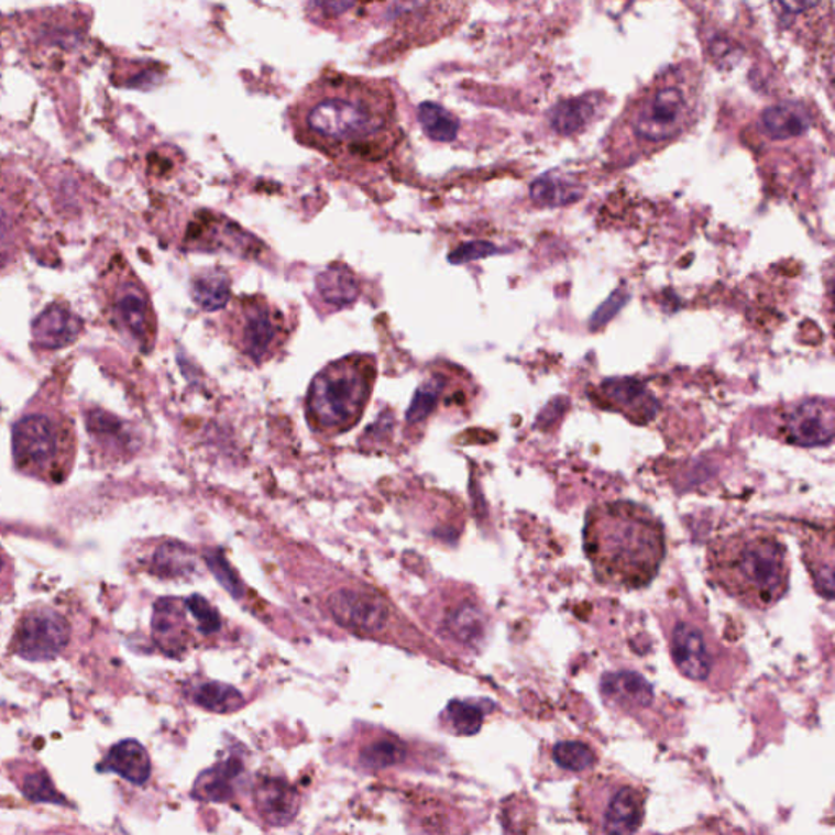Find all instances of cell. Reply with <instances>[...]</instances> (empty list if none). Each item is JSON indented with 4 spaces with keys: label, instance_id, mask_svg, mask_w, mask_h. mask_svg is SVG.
<instances>
[{
    "label": "cell",
    "instance_id": "1",
    "mask_svg": "<svg viewBox=\"0 0 835 835\" xmlns=\"http://www.w3.org/2000/svg\"><path fill=\"white\" fill-rule=\"evenodd\" d=\"M297 136L328 157L382 161L398 142L397 105L384 80L327 73L293 107Z\"/></svg>",
    "mask_w": 835,
    "mask_h": 835
},
{
    "label": "cell",
    "instance_id": "2",
    "mask_svg": "<svg viewBox=\"0 0 835 835\" xmlns=\"http://www.w3.org/2000/svg\"><path fill=\"white\" fill-rule=\"evenodd\" d=\"M583 546L601 584L615 590H644L658 576L664 561V526L638 503H597L587 510Z\"/></svg>",
    "mask_w": 835,
    "mask_h": 835
},
{
    "label": "cell",
    "instance_id": "3",
    "mask_svg": "<svg viewBox=\"0 0 835 835\" xmlns=\"http://www.w3.org/2000/svg\"><path fill=\"white\" fill-rule=\"evenodd\" d=\"M706 567L713 583L750 611H769L790 586V558L773 532L744 529L710 543Z\"/></svg>",
    "mask_w": 835,
    "mask_h": 835
},
{
    "label": "cell",
    "instance_id": "4",
    "mask_svg": "<svg viewBox=\"0 0 835 835\" xmlns=\"http://www.w3.org/2000/svg\"><path fill=\"white\" fill-rule=\"evenodd\" d=\"M696 90L692 79L679 69L659 77L645 90L624 118L625 130L644 151L675 140L691 127L695 114Z\"/></svg>",
    "mask_w": 835,
    "mask_h": 835
},
{
    "label": "cell",
    "instance_id": "5",
    "mask_svg": "<svg viewBox=\"0 0 835 835\" xmlns=\"http://www.w3.org/2000/svg\"><path fill=\"white\" fill-rule=\"evenodd\" d=\"M648 791L622 776H596L576 791V813L591 835H635L645 820Z\"/></svg>",
    "mask_w": 835,
    "mask_h": 835
},
{
    "label": "cell",
    "instance_id": "6",
    "mask_svg": "<svg viewBox=\"0 0 835 835\" xmlns=\"http://www.w3.org/2000/svg\"><path fill=\"white\" fill-rule=\"evenodd\" d=\"M371 382V358L351 356L330 364L310 387V417L322 428H348L361 417Z\"/></svg>",
    "mask_w": 835,
    "mask_h": 835
},
{
    "label": "cell",
    "instance_id": "7",
    "mask_svg": "<svg viewBox=\"0 0 835 835\" xmlns=\"http://www.w3.org/2000/svg\"><path fill=\"white\" fill-rule=\"evenodd\" d=\"M664 635L672 662L684 678L710 689L728 684L732 652L719 645L705 622L691 615L671 614Z\"/></svg>",
    "mask_w": 835,
    "mask_h": 835
},
{
    "label": "cell",
    "instance_id": "8",
    "mask_svg": "<svg viewBox=\"0 0 835 835\" xmlns=\"http://www.w3.org/2000/svg\"><path fill=\"white\" fill-rule=\"evenodd\" d=\"M13 459L20 470L56 480L64 473L70 452V435L47 415H29L13 426Z\"/></svg>",
    "mask_w": 835,
    "mask_h": 835
},
{
    "label": "cell",
    "instance_id": "9",
    "mask_svg": "<svg viewBox=\"0 0 835 835\" xmlns=\"http://www.w3.org/2000/svg\"><path fill=\"white\" fill-rule=\"evenodd\" d=\"M228 322L240 350L256 363L275 353L286 333L278 307L259 294L233 300Z\"/></svg>",
    "mask_w": 835,
    "mask_h": 835
},
{
    "label": "cell",
    "instance_id": "10",
    "mask_svg": "<svg viewBox=\"0 0 835 835\" xmlns=\"http://www.w3.org/2000/svg\"><path fill=\"white\" fill-rule=\"evenodd\" d=\"M32 221L29 182L0 165V273L22 252Z\"/></svg>",
    "mask_w": 835,
    "mask_h": 835
},
{
    "label": "cell",
    "instance_id": "11",
    "mask_svg": "<svg viewBox=\"0 0 835 835\" xmlns=\"http://www.w3.org/2000/svg\"><path fill=\"white\" fill-rule=\"evenodd\" d=\"M107 309L114 326L130 334L144 350L152 348L155 338L154 310L140 281L130 275L118 279L107 293Z\"/></svg>",
    "mask_w": 835,
    "mask_h": 835
},
{
    "label": "cell",
    "instance_id": "12",
    "mask_svg": "<svg viewBox=\"0 0 835 835\" xmlns=\"http://www.w3.org/2000/svg\"><path fill=\"white\" fill-rule=\"evenodd\" d=\"M66 618L50 608L30 612L20 620L13 637V651L30 661L56 658L69 641Z\"/></svg>",
    "mask_w": 835,
    "mask_h": 835
},
{
    "label": "cell",
    "instance_id": "13",
    "mask_svg": "<svg viewBox=\"0 0 835 835\" xmlns=\"http://www.w3.org/2000/svg\"><path fill=\"white\" fill-rule=\"evenodd\" d=\"M328 608L341 627L358 634H377L388 620V608L375 594L340 590L328 597Z\"/></svg>",
    "mask_w": 835,
    "mask_h": 835
},
{
    "label": "cell",
    "instance_id": "14",
    "mask_svg": "<svg viewBox=\"0 0 835 835\" xmlns=\"http://www.w3.org/2000/svg\"><path fill=\"white\" fill-rule=\"evenodd\" d=\"M783 435L794 444L821 446L833 439V404L806 400L791 405L782 415Z\"/></svg>",
    "mask_w": 835,
    "mask_h": 835
},
{
    "label": "cell",
    "instance_id": "15",
    "mask_svg": "<svg viewBox=\"0 0 835 835\" xmlns=\"http://www.w3.org/2000/svg\"><path fill=\"white\" fill-rule=\"evenodd\" d=\"M811 123L813 120H811L810 110L796 101L773 105V107L767 108L760 117L763 134L773 141L803 136L806 131H810Z\"/></svg>",
    "mask_w": 835,
    "mask_h": 835
},
{
    "label": "cell",
    "instance_id": "16",
    "mask_svg": "<svg viewBox=\"0 0 835 835\" xmlns=\"http://www.w3.org/2000/svg\"><path fill=\"white\" fill-rule=\"evenodd\" d=\"M256 807L270 824H287L297 811V796L293 787L281 780L268 779L255 790Z\"/></svg>",
    "mask_w": 835,
    "mask_h": 835
},
{
    "label": "cell",
    "instance_id": "17",
    "mask_svg": "<svg viewBox=\"0 0 835 835\" xmlns=\"http://www.w3.org/2000/svg\"><path fill=\"white\" fill-rule=\"evenodd\" d=\"M105 766L134 785H144L151 777V759H149L147 750L133 739L114 744L105 759Z\"/></svg>",
    "mask_w": 835,
    "mask_h": 835
},
{
    "label": "cell",
    "instance_id": "18",
    "mask_svg": "<svg viewBox=\"0 0 835 835\" xmlns=\"http://www.w3.org/2000/svg\"><path fill=\"white\" fill-rule=\"evenodd\" d=\"M80 320L64 307L51 306L36 320L33 333L40 347L63 348L76 340Z\"/></svg>",
    "mask_w": 835,
    "mask_h": 835
},
{
    "label": "cell",
    "instance_id": "19",
    "mask_svg": "<svg viewBox=\"0 0 835 835\" xmlns=\"http://www.w3.org/2000/svg\"><path fill=\"white\" fill-rule=\"evenodd\" d=\"M603 691L615 706L628 713L650 708L655 702L650 684L634 674L612 675L608 681H604Z\"/></svg>",
    "mask_w": 835,
    "mask_h": 835
},
{
    "label": "cell",
    "instance_id": "20",
    "mask_svg": "<svg viewBox=\"0 0 835 835\" xmlns=\"http://www.w3.org/2000/svg\"><path fill=\"white\" fill-rule=\"evenodd\" d=\"M152 628H154V637L161 648L171 655L180 651L185 645L182 605L175 600L158 601L155 604Z\"/></svg>",
    "mask_w": 835,
    "mask_h": 835
},
{
    "label": "cell",
    "instance_id": "21",
    "mask_svg": "<svg viewBox=\"0 0 835 835\" xmlns=\"http://www.w3.org/2000/svg\"><path fill=\"white\" fill-rule=\"evenodd\" d=\"M191 294L202 310L224 309L231 299V276L221 268L202 270L191 281Z\"/></svg>",
    "mask_w": 835,
    "mask_h": 835
},
{
    "label": "cell",
    "instance_id": "22",
    "mask_svg": "<svg viewBox=\"0 0 835 835\" xmlns=\"http://www.w3.org/2000/svg\"><path fill=\"white\" fill-rule=\"evenodd\" d=\"M597 101L593 97L573 98V100L558 103L550 111V124L557 133L568 134L576 133L587 127L591 120L596 117Z\"/></svg>",
    "mask_w": 835,
    "mask_h": 835
},
{
    "label": "cell",
    "instance_id": "23",
    "mask_svg": "<svg viewBox=\"0 0 835 835\" xmlns=\"http://www.w3.org/2000/svg\"><path fill=\"white\" fill-rule=\"evenodd\" d=\"M446 625H448V630L451 631L455 640L465 645H475L485 635L486 617L482 607L472 601H465V603L452 608Z\"/></svg>",
    "mask_w": 835,
    "mask_h": 835
},
{
    "label": "cell",
    "instance_id": "24",
    "mask_svg": "<svg viewBox=\"0 0 835 835\" xmlns=\"http://www.w3.org/2000/svg\"><path fill=\"white\" fill-rule=\"evenodd\" d=\"M418 120L426 136L438 142L454 141L461 127L451 111L435 101H425L419 105Z\"/></svg>",
    "mask_w": 835,
    "mask_h": 835
},
{
    "label": "cell",
    "instance_id": "25",
    "mask_svg": "<svg viewBox=\"0 0 835 835\" xmlns=\"http://www.w3.org/2000/svg\"><path fill=\"white\" fill-rule=\"evenodd\" d=\"M195 557L178 542L162 543L152 557V570L158 576L182 578L195 570Z\"/></svg>",
    "mask_w": 835,
    "mask_h": 835
},
{
    "label": "cell",
    "instance_id": "26",
    "mask_svg": "<svg viewBox=\"0 0 835 835\" xmlns=\"http://www.w3.org/2000/svg\"><path fill=\"white\" fill-rule=\"evenodd\" d=\"M550 759L568 773H584L596 766L597 757L590 744L581 741H561L550 747Z\"/></svg>",
    "mask_w": 835,
    "mask_h": 835
},
{
    "label": "cell",
    "instance_id": "27",
    "mask_svg": "<svg viewBox=\"0 0 835 835\" xmlns=\"http://www.w3.org/2000/svg\"><path fill=\"white\" fill-rule=\"evenodd\" d=\"M193 700L202 708L216 713H232L243 705V696L231 685L221 682H206L193 694Z\"/></svg>",
    "mask_w": 835,
    "mask_h": 835
},
{
    "label": "cell",
    "instance_id": "28",
    "mask_svg": "<svg viewBox=\"0 0 835 835\" xmlns=\"http://www.w3.org/2000/svg\"><path fill=\"white\" fill-rule=\"evenodd\" d=\"M530 196L539 205L557 208V206L571 205V202L580 199L581 189H578L576 185L571 184V182L563 180V178L546 175L530 186Z\"/></svg>",
    "mask_w": 835,
    "mask_h": 835
},
{
    "label": "cell",
    "instance_id": "29",
    "mask_svg": "<svg viewBox=\"0 0 835 835\" xmlns=\"http://www.w3.org/2000/svg\"><path fill=\"white\" fill-rule=\"evenodd\" d=\"M319 290L327 303L347 306L358 297V284L354 276L348 270H338L331 266L330 272L323 273L319 278Z\"/></svg>",
    "mask_w": 835,
    "mask_h": 835
},
{
    "label": "cell",
    "instance_id": "30",
    "mask_svg": "<svg viewBox=\"0 0 835 835\" xmlns=\"http://www.w3.org/2000/svg\"><path fill=\"white\" fill-rule=\"evenodd\" d=\"M444 719L455 735H475L483 725V710L473 703L455 700L446 708Z\"/></svg>",
    "mask_w": 835,
    "mask_h": 835
},
{
    "label": "cell",
    "instance_id": "31",
    "mask_svg": "<svg viewBox=\"0 0 835 835\" xmlns=\"http://www.w3.org/2000/svg\"><path fill=\"white\" fill-rule=\"evenodd\" d=\"M446 378L442 375H435V377L426 381L421 387L418 388L415 394L414 402H411L410 408H408L407 419L410 422H419L422 419L429 417L438 405L439 398H441L442 392H444Z\"/></svg>",
    "mask_w": 835,
    "mask_h": 835
},
{
    "label": "cell",
    "instance_id": "32",
    "mask_svg": "<svg viewBox=\"0 0 835 835\" xmlns=\"http://www.w3.org/2000/svg\"><path fill=\"white\" fill-rule=\"evenodd\" d=\"M405 757V746L397 738L385 735L370 743L361 752V759L367 767H388L400 762Z\"/></svg>",
    "mask_w": 835,
    "mask_h": 835
},
{
    "label": "cell",
    "instance_id": "33",
    "mask_svg": "<svg viewBox=\"0 0 835 835\" xmlns=\"http://www.w3.org/2000/svg\"><path fill=\"white\" fill-rule=\"evenodd\" d=\"M206 563H208L209 570L215 574L216 580L221 583L228 593H231L233 597H240L243 594L242 581L237 576L235 571L226 557L222 556L219 550H209L205 556Z\"/></svg>",
    "mask_w": 835,
    "mask_h": 835
},
{
    "label": "cell",
    "instance_id": "34",
    "mask_svg": "<svg viewBox=\"0 0 835 835\" xmlns=\"http://www.w3.org/2000/svg\"><path fill=\"white\" fill-rule=\"evenodd\" d=\"M186 607L189 608L196 620L199 624V630L202 634L211 635L219 631L221 628V618H219L218 611L212 608V605L208 601L202 600L201 596H193L186 601Z\"/></svg>",
    "mask_w": 835,
    "mask_h": 835
},
{
    "label": "cell",
    "instance_id": "35",
    "mask_svg": "<svg viewBox=\"0 0 835 835\" xmlns=\"http://www.w3.org/2000/svg\"><path fill=\"white\" fill-rule=\"evenodd\" d=\"M23 793L33 801H42V803H63L59 794L54 790L53 783L47 779L46 773L43 772L26 776L25 782H23Z\"/></svg>",
    "mask_w": 835,
    "mask_h": 835
},
{
    "label": "cell",
    "instance_id": "36",
    "mask_svg": "<svg viewBox=\"0 0 835 835\" xmlns=\"http://www.w3.org/2000/svg\"><path fill=\"white\" fill-rule=\"evenodd\" d=\"M2 568H3V560H2V556H0V571H2Z\"/></svg>",
    "mask_w": 835,
    "mask_h": 835
}]
</instances>
